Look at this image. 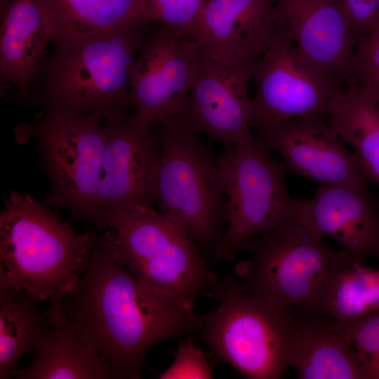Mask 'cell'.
<instances>
[{
	"mask_svg": "<svg viewBox=\"0 0 379 379\" xmlns=\"http://www.w3.org/2000/svg\"><path fill=\"white\" fill-rule=\"evenodd\" d=\"M294 339L290 366L300 379H369L349 338L317 312L291 313Z\"/></svg>",
	"mask_w": 379,
	"mask_h": 379,
	"instance_id": "ffe728a7",
	"label": "cell"
},
{
	"mask_svg": "<svg viewBox=\"0 0 379 379\" xmlns=\"http://www.w3.org/2000/svg\"><path fill=\"white\" fill-rule=\"evenodd\" d=\"M159 124L154 203L159 212L183 221L202 253H214L227 222L220 156L182 113Z\"/></svg>",
	"mask_w": 379,
	"mask_h": 379,
	"instance_id": "8992f818",
	"label": "cell"
},
{
	"mask_svg": "<svg viewBox=\"0 0 379 379\" xmlns=\"http://www.w3.org/2000/svg\"><path fill=\"white\" fill-rule=\"evenodd\" d=\"M370 86H371L373 88L377 97L379 98V80L377 81L374 84Z\"/></svg>",
	"mask_w": 379,
	"mask_h": 379,
	"instance_id": "f546056e",
	"label": "cell"
},
{
	"mask_svg": "<svg viewBox=\"0 0 379 379\" xmlns=\"http://www.w3.org/2000/svg\"><path fill=\"white\" fill-rule=\"evenodd\" d=\"M187 36L159 25L144 37L132 67L130 102L135 115L149 124L185 108L201 54L198 44Z\"/></svg>",
	"mask_w": 379,
	"mask_h": 379,
	"instance_id": "7c38bea8",
	"label": "cell"
},
{
	"mask_svg": "<svg viewBox=\"0 0 379 379\" xmlns=\"http://www.w3.org/2000/svg\"><path fill=\"white\" fill-rule=\"evenodd\" d=\"M274 0H206L189 36L209 58L253 65L277 39Z\"/></svg>",
	"mask_w": 379,
	"mask_h": 379,
	"instance_id": "4fadbf2b",
	"label": "cell"
},
{
	"mask_svg": "<svg viewBox=\"0 0 379 379\" xmlns=\"http://www.w3.org/2000/svg\"><path fill=\"white\" fill-rule=\"evenodd\" d=\"M146 26L55 39V50L42 62L38 81L25 104L96 114L102 119L131 106L132 67Z\"/></svg>",
	"mask_w": 379,
	"mask_h": 379,
	"instance_id": "7a4b0ae2",
	"label": "cell"
},
{
	"mask_svg": "<svg viewBox=\"0 0 379 379\" xmlns=\"http://www.w3.org/2000/svg\"><path fill=\"white\" fill-rule=\"evenodd\" d=\"M353 72L362 85L372 86L379 80V26L360 40Z\"/></svg>",
	"mask_w": 379,
	"mask_h": 379,
	"instance_id": "f1b7e54d",
	"label": "cell"
},
{
	"mask_svg": "<svg viewBox=\"0 0 379 379\" xmlns=\"http://www.w3.org/2000/svg\"><path fill=\"white\" fill-rule=\"evenodd\" d=\"M42 1L56 30L55 39L88 36L144 25L146 0Z\"/></svg>",
	"mask_w": 379,
	"mask_h": 379,
	"instance_id": "7402d4cb",
	"label": "cell"
},
{
	"mask_svg": "<svg viewBox=\"0 0 379 379\" xmlns=\"http://www.w3.org/2000/svg\"><path fill=\"white\" fill-rule=\"evenodd\" d=\"M260 140L270 150L281 153L287 168L321 186L367 185L374 181L356 154L345 149L322 117L290 119Z\"/></svg>",
	"mask_w": 379,
	"mask_h": 379,
	"instance_id": "5bb4252c",
	"label": "cell"
},
{
	"mask_svg": "<svg viewBox=\"0 0 379 379\" xmlns=\"http://www.w3.org/2000/svg\"><path fill=\"white\" fill-rule=\"evenodd\" d=\"M200 333L224 361L250 379H278L290 366L294 324L281 311L244 290L229 277L219 281Z\"/></svg>",
	"mask_w": 379,
	"mask_h": 379,
	"instance_id": "52a82bcc",
	"label": "cell"
},
{
	"mask_svg": "<svg viewBox=\"0 0 379 379\" xmlns=\"http://www.w3.org/2000/svg\"><path fill=\"white\" fill-rule=\"evenodd\" d=\"M105 144L102 177L96 199V223L112 211L154 206V188L159 163L158 137L149 124L126 111L102 119Z\"/></svg>",
	"mask_w": 379,
	"mask_h": 379,
	"instance_id": "8fae6325",
	"label": "cell"
},
{
	"mask_svg": "<svg viewBox=\"0 0 379 379\" xmlns=\"http://www.w3.org/2000/svg\"><path fill=\"white\" fill-rule=\"evenodd\" d=\"M119 260L142 283L190 311L197 299L213 297L219 280L178 217L154 206L107 213Z\"/></svg>",
	"mask_w": 379,
	"mask_h": 379,
	"instance_id": "277c9868",
	"label": "cell"
},
{
	"mask_svg": "<svg viewBox=\"0 0 379 379\" xmlns=\"http://www.w3.org/2000/svg\"><path fill=\"white\" fill-rule=\"evenodd\" d=\"M253 65L229 66L209 58L201 49L182 113L201 134L225 149L250 131L251 98L248 89Z\"/></svg>",
	"mask_w": 379,
	"mask_h": 379,
	"instance_id": "9a60e30c",
	"label": "cell"
},
{
	"mask_svg": "<svg viewBox=\"0 0 379 379\" xmlns=\"http://www.w3.org/2000/svg\"><path fill=\"white\" fill-rule=\"evenodd\" d=\"M239 251L251 255L236 266L240 286L286 312L316 311L328 282L354 262L343 249L326 246L295 216L246 241Z\"/></svg>",
	"mask_w": 379,
	"mask_h": 379,
	"instance_id": "5b68a950",
	"label": "cell"
},
{
	"mask_svg": "<svg viewBox=\"0 0 379 379\" xmlns=\"http://www.w3.org/2000/svg\"><path fill=\"white\" fill-rule=\"evenodd\" d=\"M21 291H0V379H8L20 358L35 352L46 330L44 312Z\"/></svg>",
	"mask_w": 379,
	"mask_h": 379,
	"instance_id": "603a6c76",
	"label": "cell"
},
{
	"mask_svg": "<svg viewBox=\"0 0 379 379\" xmlns=\"http://www.w3.org/2000/svg\"><path fill=\"white\" fill-rule=\"evenodd\" d=\"M375 255H376L379 258V248H378L377 252Z\"/></svg>",
	"mask_w": 379,
	"mask_h": 379,
	"instance_id": "1f68e13d",
	"label": "cell"
},
{
	"mask_svg": "<svg viewBox=\"0 0 379 379\" xmlns=\"http://www.w3.org/2000/svg\"><path fill=\"white\" fill-rule=\"evenodd\" d=\"M379 310V270L353 262L328 282L316 312L328 320L344 321Z\"/></svg>",
	"mask_w": 379,
	"mask_h": 379,
	"instance_id": "cb8c5ba5",
	"label": "cell"
},
{
	"mask_svg": "<svg viewBox=\"0 0 379 379\" xmlns=\"http://www.w3.org/2000/svg\"><path fill=\"white\" fill-rule=\"evenodd\" d=\"M9 1L10 0H0V13L4 10Z\"/></svg>",
	"mask_w": 379,
	"mask_h": 379,
	"instance_id": "4dcf8cb0",
	"label": "cell"
},
{
	"mask_svg": "<svg viewBox=\"0 0 379 379\" xmlns=\"http://www.w3.org/2000/svg\"><path fill=\"white\" fill-rule=\"evenodd\" d=\"M213 368L206 354L197 347L191 338L178 347L172 364L159 375L161 379H210Z\"/></svg>",
	"mask_w": 379,
	"mask_h": 379,
	"instance_id": "4316f807",
	"label": "cell"
},
{
	"mask_svg": "<svg viewBox=\"0 0 379 379\" xmlns=\"http://www.w3.org/2000/svg\"><path fill=\"white\" fill-rule=\"evenodd\" d=\"M220 159L227 222L213 253L215 262L232 259L246 241L278 227L297 209L287 190L284 163L251 131Z\"/></svg>",
	"mask_w": 379,
	"mask_h": 379,
	"instance_id": "9c48e42d",
	"label": "cell"
},
{
	"mask_svg": "<svg viewBox=\"0 0 379 379\" xmlns=\"http://www.w3.org/2000/svg\"><path fill=\"white\" fill-rule=\"evenodd\" d=\"M255 93L251 99L250 127L261 139L281 123L298 117L327 115L337 79L277 37L254 64Z\"/></svg>",
	"mask_w": 379,
	"mask_h": 379,
	"instance_id": "30bf717a",
	"label": "cell"
},
{
	"mask_svg": "<svg viewBox=\"0 0 379 379\" xmlns=\"http://www.w3.org/2000/svg\"><path fill=\"white\" fill-rule=\"evenodd\" d=\"M33 138L50 179L44 202L65 208L74 220L96 223V199L102 177L105 131L100 116L44 109L20 139Z\"/></svg>",
	"mask_w": 379,
	"mask_h": 379,
	"instance_id": "ba28073f",
	"label": "cell"
},
{
	"mask_svg": "<svg viewBox=\"0 0 379 379\" xmlns=\"http://www.w3.org/2000/svg\"><path fill=\"white\" fill-rule=\"evenodd\" d=\"M46 330L27 367H16L17 379L114 378L111 368L86 346L67 315L64 298L50 300L44 312Z\"/></svg>",
	"mask_w": 379,
	"mask_h": 379,
	"instance_id": "d6986e66",
	"label": "cell"
},
{
	"mask_svg": "<svg viewBox=\"0 0 379 379\" xmlns=\"http://www.w3.org/2000/svg\"><path fill=\"white\" fill-rule=\"evenodd\" d=\"M348 88L339 89L327 116L339 138L354 149L372 178L379 185V102L373 88L352 77Z\"/></svg>",
	"mask_w": 379,
	"mask_h": 379,
	"instance_id": "44dd1931",
	"label": "cell"
},
{
	"mask_svg": "<svg viewBox=\"0 0 379 379\" xmlns=\"http://www.w3.org/2000/svg\"><path fill=\"white\" fill-rule=\"evenodd\" d=\"M64 298L80 338L109 366L115 379H138L145 358L157 343L200 331L209 311L182 307L138 279L119 260L112 230L99 235Z\"/></svg>",
	"mask_w": 379,
	"mask_h": 379,
	"instance_id": "6da1fadb",
	"label": "cell"
},
{
	"mask_svg": "<svg viewBox=\"0 0 379 379\" xmlns=\"http://www.w3.org/2000/svg\"><path fill=\"white\" fill-rule=\"evenodd\" d=\"M206 0H146L143 24L156 22L189 36L192 24Z\"/></svg>",
	"mask_w": 379,
	"mask_h": 379,
	"instance_id": "484cf974",
	"label": "cell"
},
{
	"mask_svg": "<svg viewBox=\"0 0 379 379\" xmlns=\"http://www.w3.org/2000/svg\"><path fill=\"white\" fill-rule=\"evenodd\" d=\"M378 98V97H377ZM378 102H379V98H378Z\"/></svg>",
	"mask_w": 379,
	"mask_h": 379,
	"instance_id": "d6a6232c",
	"label": "cell"
},
{
	"mask_svg": "<svg viewBox=\"0 0 379 379\" xmlns=\"http://www.w3.org/2000/svg\"><path fill=\"white\" fill-rule=\"evenodd\" d=\"M0 13V83L15 87L25 104L57 32L42 0H10Z\"/></svg>",
	"mask_w": 379,
	"mask_h": 379,
	"instance_id": "ac0fdd59",
	"label": "cell"
},
{
	"mask_svg": "<svg viewBox=\"0 0 379 379\" xmlns=\"http://www.w3.org/2000/svg\"><path fill=\"white\" fill-rule=\"evenodd\" d=\"M328 321L349 338L369 379H379V310L353 320Z\"/></svg>",
	"mask_w": 379,
	"mask_h": 379,
	"instance_id": "d4e9b609",
	"label": "cell"
},
{
	"mask_svg": "<svg viewBox=\"0 0 379 379\" xmlns=\"http://www.w3.org/2000/svg\"><path fill=\"white\" fill-rule=\"evenodd\" d=\"M379 207L366 185L321 186L308 200L297 201L295 217L321 238L335 239L354 262L379 248Z\"/></svg>",
	"mask_w": 379,
	"mask_h": 379,
	"instance_id": "e0dca14e",
	"label": "cell"
},
{
	"mask_svg": "<svg viewBox=\"0 0 379 379\" xmlns=\"http://www.w3.org/2000/svg\"><path fill=\"white\" fill-rule=\"evenodd\" d=\"M93 244L92 229L75 231L51 207L12 191L0 215V291L36 303L65 298Z\"/></svg>",
	"mask_w": 379,
	"mask_h": 379,
	"instance_id": "3957f363",
	"label": "cell"
},
{
	"mask_svg": "<svg viewBox=\"0 0 379 379\" xmlns=\"http://www.w3.org/2000/svg\"><path fill=\"white\" fill-rule=\"evenodd\" d=\"M277 38L335 79L353 73L355 42L342 0H274Z\"/></svg>",
	"mask_w": 379,
	"mask_h": 379,
	"instance_id": "2e32d148",
	"label": "cell"
},
{
	"mask_svg": "<svg viewBox=\"0 0 379 379\" xmlns=\"http://www.w3.org/2000/svg\"><path fill=\"white\" fill-rule=\"evenodd\" d=\"M349 27L361 40L379 26V0H342Z\"/></svg>",
	"mask_w": 379,
	"mask_h": 379,
	"instance_id": "83f0119b",
	"label": "cell"
}]
</instances>
